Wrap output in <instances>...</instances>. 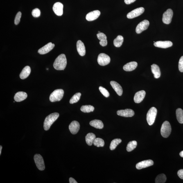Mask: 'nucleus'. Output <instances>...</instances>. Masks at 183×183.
<instances>
[{
    "mask_svg": "<svg viewBox=\"0 0 183 183\" xmlns=\"http://www.w3.org/2000/svg\"><path fill=\"white\" fill-rule=\"evenodd\" d=\"M67 64V58L64 54L58 56L56 59L53 64V67L57 70H63Z\"/></svg>",
    "mask_w": 183,
    "mask_h": 183,
    "instance_id": "obj_1",
    "label": "nucleus"
},
{
    "mask_svg": "<svg viewBox=\"0 0 183 183\" xmlns=\"http://www.w3.org/2000/svg\"><path fill=\"white\" fill-rule=\"evenodd\" d=\"M59 116L58 113H54L46 117L44 122V130L46 131L49 130L52 125L56 121Z\"/></svg>",
    "mask_w": 183,
    "mask_h": 183,
    "instance_id": "obj_2",
    "label": "nucleus"
},
{
    "mask_svg": "<svg viewBox=\"0 0 183 183\" xmlns=\"http://www.w3.org/2000/svg\"><path fill=\"white\" fill-rule=\"evenodd\" d=\"M64 91L62 89L56 90L52 93L50 96V100L51 102L60 101L63 97Z\"/></svg>",
    "mask_w": 183,
    "mask_h": 183,
    "instance_id": "obj_3",
    "label": "nucleus"
},
{
    "mask_svg": "<svg viewBox=\"0 0 183 183\" xmlns=\"http://www.w3.org/2000/svg\"><path fill=\"white\" fill-rule=\"evenodd\" d=\"M157 114V110L155 107H152L149 110L147 115V120L149 125L153 124Z\"/></svg>",
    "mask_w": 183,
    "mask_h": 183,
    "instance_id": "obj_4",
    "label": "nucleus"
},
{
    "mask_svg": "<svg viewBox=\"0 0 183 183\" xmlns=\"http://www.w3.org/2000/svg\"><path fill=\"white\" fill-rule=\"evenodd\" d=\"M171 132V127L169 122L165 121L161 129V134L163 137L166 138L169 136Z\"/></svg>",
    "mask_w": 183,
    "mask_h": 183,
    "instance_id": "obj_5",
    "label": "nucleus"
},
{
    "mask_svg": "<svg viewBox=\"0 0 183 183\" xmlns=\"http://www.w3.org/2000/svg\"><path fill=\"white\" fill-rule=\"evenodd\" d=\"M34 159L38 168L40 171L44 170L45 168V166L42 156L40 154H35L34 156Z\"/></svg>",
    "mask_w": 183,
    "mask_h": 183,
    "instance_id": "obj_6",
    "label": "nucleus"
},
{
    "mask_svg": "<svg viewBox=\"0 0 183 183\" xmlns=\"http://www.w3.org/2000/svg\"><path fill=\"white\" fill-rule=\"evenodd\" d=\"M110 57L105 53H101L99 55L97 58L98 64L101 66H105L110 63Z\"/></svg>",
    "mask_w": 183,
    "mask_h": 183,
    "instance_id": "obj_7",
    "label": "nucleus"
},
{
    "mask_svg": "<svg viewBox=\"0 0 183 183\" xmlns=\"http://www.w3.org/2000/svg\"><path fill=\"white\" fill-rule=\"evenodd\" d=\"M173 15V11L171 9H168L163 14L162 20L165 24H169L172 21Z\"/></svg>",
    "mask_w": 183,
    "mask_h": 183,
    "instance_id": "obj_8",
    "label": "nucleus"
},
{
    "mask_svg": "<svg viewBox=\"0 0 183 183\" xmlns=\"http://www.w3.org/2000/svg\"><path fill=\"white\" fill-rule=\"evenodd\" d=\"M150 25L149 21L147 20L142 21L138 25L136 29V32L137 34H140L148 28Z\"/></svg>",
    "mask_w": 183,
    "mask_h": 183,
    "instance_id": "obj_9",
    "label": "nucleus"
},
{
    "mask_svg": "<svg viewBox=\"0 0 183 183\" xmlns=\"http://www.w3.org/2000/svg\"><path fill=\"white\" fill-rule=\"evenodd\" d=\"M145 9L143 7H140L132 11L127 14V17L129 19H132L139 17L144 12Z\"/></svg>",
    "mask_w": 183,
    "mask_h": 183,
    "instance_id": "obj_10",
    "label": "nucleus"
},
{
    "mask_svg": "<svg viewBox=\"0 0 183 183\" xmlns=\"http://www.w3.org/2000/svg\"><path fill=\"white\" fill-rule=\"evenodd\" d=\"M55 44L50 42L43 47L41 48L38 51V52L40 54H45L49 53L54 47Z\"/></svg>",
    "mask_w": 183,
    "mask_h": 183,
    "instance_id": "obj_11",
    "label": "nucleus"
},
{
    "mask_svg": "<svg viewBox=\"0 0 183 183\" xmlns=\"http://www.w3.org/2000/svg\"><path fill=\"white\" fill-rule=\"evenodd\" d=\"M154 164L153 161L151 160H148L141 161L137 163L136 165V168L138 170H141L143 168L148 167L152 166Z\"/></svg>",
    "mask_w": 183,
    "mask_h": 183,
    "instance_id": "obj_12",
    "label": "nucleus"
},
{
    "mask_svg": "<svg viewBox=\"0 0 183 183\" xmlns=\"http://www.w3.org/2000/svg\"><path fill=\"white\" fill-rule=\"evenodd\" d=\"M63 5L60 2L55 3L54 5L53 10L54 13L57 16H61L63 13Z\"/></svg>",
    "mask_w": 183,
    "mask_h": 183,
    "instance_id": "obj_13",
    "label": "nucleus"
},
{
    "mask_svg": "<svg viewBox=\"0 0 183 183\" xmlns=\"http://www.w3.org/2000/svg\"><path fill=\"white\" fill-rule=\"evenodd\" d=\"M154 45L156 47L166 49L171 47L173 45V43L170 41H159L154 42Z\"/></svg>",
    "mask_w": 183,
    "mask_h": 183,
    "instance_id": "obj_14",
    "label": "nucleus"
},
{
    "mask_svg": "<svg viewBox=\"0 0 183 183\" xmlns=\"http://www.w3.org/2000/svg\"><path fill=\"white\" fill-rule=\"evenodd\" d=\"M118 115L124 117H132L134 115L133 110L130 109H126L124 110H118L117 112Z\"/></svg>",
    "mask_w": 183,
    "mask_h": 183,
    "instance_id": "obj_15",
    "label": "nucleus"
},
{
    "mask_svg": "<svg viewBox=\"0 0 183 183\" xmlns=\"http://www.w3.org/2000/svg\"><path fill=\"white\" fill-rule=\"evenodd\" d=\"M80 127V123L78 121H74L69 125V129L72 134H76L79 131Z\"/></svg>",
    "mask_w": 183,
    "mask_h": 183,
    "instance_id": "obj_16",
    "label": "nucleus"
},
{
    "mask_svg": "<svg viewBox=\"0 0 183 183\" xmlns=\"http://www.w3.org/2000/svg\"><path fill=\"white\" fill-rule=\"evenodd\" d=\"M100 14L99 11L95 10L88 13L86 16V19L88 21H94L99 17Z\"/></svg>",
    "mask_w": 183,
    "mask_h": 183,
    "instance_id": "obj_17",
    "label": "nucleus"
},
{
    "mask_svg": "<svg viewBox=\"0 0 183 183\" xmlns=\"http://www.w3.org/2000/svg\"><path fill=\"white\" fill-rule=\"evenodd\" d=\"M146 93L145 91L141 90L138 91L135 95L134 100L136 103H140L144 99Z\"/></svg>",
    "mask_w": 183,
    "mask_h": 183,
    "instance_id": "obj_18",
    "label": "nucleus"
},
{
    "mask_svg": "<svg viewBox=\"0 0 183 183\" xmlns=\"http://www.w3.org/2000/svg\"><path fill=\"white\" fill-rule=\"evenodd\" d=\"M77 49L81 56H84L86 54V50L85 45L82 41L79 40L77 42Z\"/></svg>",
    "mask_w": 183,
    "mask_h": 183,
    "instance_id": "obj_19",
    "label": "nucleus"
},
{
    "mask_svg": "<svg viewBox=\"0 0 183 183\" xmlns=\"http://www.w3.org/2000/svg\"><path fill=\"white\" fill-rule=\"evenodd\" d=\"M110 84L113 89L116 91L117 94L119 96H121L123 93V90L121 86L117 82L114 81H111Z\"/></svg>",
    "mask_w": 183,
    "mask_h": 183,
    "instance_id": "obj_20",
    "label": "nucleus"
},
{
    "mask_svg": "<svg viewBox=\"0 0 183 183\" xmlns=\"http://www.w3.org/2000/svg\"><path fill=\"white\" fill-rule=\"evenodd\" d=\"M27 97V94L24 91H19L15 94L14 99L17 102H21L24 100Z\"/></svg>",
    "mask_w": 183,
    "mask_h": 183,
    "instance_id": "obj_21",
    "label": "nucleus"
},
{
    "mask_svg": "<svg viewBox=\"0 0 183 183\" xmlns=\"http://www.w3.org/2000/svg\"><path fill=\"white\" fill-rule=\"evenodd\" d=\"M137 63L135 62H131L125 64L123 66V69L125 71L129 72L133 71L137 66Z\"/></svg>",
    "mask_w": 183,
    "mask_h": 183,
    "instance_id": "obj_22",
    "label": "nucleus"
},
{
    "mask_svg": "<svg viewBox=\"0 0 183 183\" xmlns=\"http://www.w3.org/2000/svg\"><path fill=\"white\" fill-rule=\"evenodd\" d=\"M30 72H31V69L29 66H26L21 72L20 74V78L21 79H25L29 76Z\"/></svg>",
    "mask_w": 183,
    "mask_h": 183,
    "instance_id": "obj_23",
    "label": "nucleus"
},
{
    "mask_svg": "<svg viewBox=\"0 0 183 183\" xmlns=\"http://www.w3.org/2000/svg\"><path fill=\"white\" fill-rule=\"evenodd\" d=\"M97 36L99 40H100L99 44L103 46H106L107 44V37L103 33H98Z\"/></svg>",
    "mask_w": 183,
    "mask_h": 183,
    "instance_id": "obj_24",
    "label": "nucleus"
},
{
    "mask_svg": "<svg viewBox=\"0 0 183 183\" xmlns=\"http://www.w3.org/2000/svg\"><path fill=\"white\" fill-rule=\"evenodd\" d=\"M151 70L155 78H158L160 77L161 72L159 66L155 64L151 65Z\"/></svg>",
    "mask_w": 183,
    "mask_h": 183,
    "instance_id": "obj_25",
    "label": "nucleus"
},
{
    "mask_svg": "<svg viewBox=\"0 0 183 183\" xmlns=\"http://www.w3.org/2000/svg\"><path fill=\"white\" fill-rule=\"evenodd\" d=\"M90 124L95 128L98 129H102L103 127V124L101 121L99 120H94L90 123Z\"/></svg>",
    "mask_w": 183,
    "mask_h": 183,
    "instance_id": "obj_26",
    "label": "nucleus"
},
{
    "mask_svg": "<svg viewBox=\"0 0 183 183\" xmlns=\"http://www.w3.org/2000/svg\"><path fill=\"white\" fill-rule=\"evenodd\" d=\"M96 139V136L93 133H89L86 136V141L87 145L89 146H91L93 143L95 139Z\"/></svg>",
    "mask_w": 183,
    "mask_h": 183,
    "instance_id": "obj_27",
    "label": "nucleus"
},
{
    "mask_svg": "<svg viewBox=\"0 0 183 183\" xmlns=\"http://www.w3.org/2000/svg\"><path fill=\"white\" fill-rule=\"evenodd\" d=\"M123 42V38L121 35H118L114 40V44L116 47L121 46Z\"/></svg>",
    "mask_w": 183,
    "mask_h": 183,
    "instance_id": "obj_28",
    "label": "nucleus"
},
{
    "mask_svg": "<svg viewBox=\"0 0 183 183\" xmlns=\"http://www.w3.org/2000/svg\"><path fill=\"white\" fill-rule=\"evenodd\" d=\"M176 115L179 123L181 124L183 123V110L182 109L178 108L177 109Z\"/></svg>",
    "mask_w": 183,
    "mask_h": 183,
    "instance_id": "obj_29",
    "label": "nucleus"
},
{
    "mask_svg": "<svg viewBox=\"0 0 183 183\" xmlns=\"http://www.w3.org/2000/svg\"><path fill=\"white\" fill-rule=\"evenodd\" d=\"M80 110L84 113H88L93 112L94 110V107L91 105H83L81 107Z\"/></svg>",
    "mask_w": 183,
    "mask_h": 183,
    "instance_id": "obj_30",
    "label": "nucleus"
},
{
    "mask_svg": "<svg viewBox=\"0 0 183 183\" xmlns=\"http://www.w3.org/2000/svg\"><path fill=\"white\" fill-rule=\"evenodd\" d=\"M137 146V142L136 141H130L127 146V151L129 152L132 151L136 148Z\"/></svg>",
    "mask_w": 183,
    "mask_h": 183,
    "instance_id": "obj_31",
    "label": "nucleus"
},
{
    "mask_svg": "<svg viewBox=\"0 0 183 183\" xmlns=\"http://www.w3.org/2000/svg\"><path fill=\"white\" fill-rule=\"evenodd\" d=\"M122 140L120 139H115L111 141L110 148L111 150H113L116 149L118 145L121 142Z\"/></svg>",
    "mask_w": 183,
    "mask_h": 183,
    "instance_id": "obj_32",
    "label": "nucleus"
},
{
    "mask_svg": "<svg viewBox=\"0 0 183 183\" xmlns=\"http://www.w3.org/2000/svg\"><path fill=\"white\" fill-rule=\"evenodd\" d=\"M166 178L164 174H161L157 176L155 179L156 183H164L166 182Z\"/></svg>",
    "mask_w": 183,
    "mask_h": 183,
    "instance_id": "obj_33",
    "label": "nucleus"
},
{
    "mask_svg": "<svg viewBox=\"0 0 183 183\" xmlns=\"http://www.w3.org/2000/svg\"><path fill=\"white\" fill-rule=\"evenodd\" d=\"M93 144L97 147H103L105 145V142L101 138H97L95 139Z\"/></svg>",
    "mask_w": 183,
    "mask_h": 183,
    "instance_id": "obj_34",
    "label": "nucleus"
},
{
    "mask_svg": "<svg viewBox=\"0 0 183 183\" xmlns=\"http://www.w3.org/2000/svg\"><path fill=\"white\" fill-rule=\"evenodd\" d=\"M81 96V93H76L71 99L70 101V103L71 104H73L77 103L80 99Z\"/></svg>",
    "mask_w": 183,
    "mask_h": 183,
    "instance_id": "obj_35",
    "label": "nucleus"
},
{
    "mask_svg": "<svg viewBox=\"0 0 183 183\" xmlns=\"http://www.w3.org/2000/svg\"><path fill=\"white\" fill-rule=\"evenodd\" d=\"M99 90L102 94H103V95L105 96V97H108L110 95V94H109V91L105 88L100 86L99 87Z\"/></svg>",
    "mask_w": 183,
    "mask_h": 183,
    "instance_id": "obj_36",
    "label": "nucleus"
},
{
    "mask_svg": "<svg viewBox=\"0 0 183 183\" xmlns=\"http://www.w3.org/2000/svg\"><path fill=\"white\" fill-rule=\"evenodd\" d=\"M32 16L34 17H38L40 16V11L38 9L36 8L32 11Z\"/></svg>",
    "mask_w": 183,
    "mask_h": 183,
    "instance_id": "obj_37",
    "label": "nucleus"
},
{
    "mask_svg": "<svg viewBox=\"0 0 183 183\" xmlns=\"http://www.w3.org/2000/svg\"><path fill=\"white\" fill-rule=\"evenodd\" d=\"M21 17V12H18L16 15L15 20H14V24L15 25H18L19 24Z\"/></svg>",
    "mask_w": 183,
    "mask_h": 183,
    "instance_id": "obj_38",
    "label": "nucleus"
},
{
    "mask_svg": "<svg viewBox=\"0 0 183 183\" xmlns=\"http://www.w3.org/2000/svg\"><path fill=\"white\" fill-rule=\"evenodd\" d=\"M178 68L179 71L183 72V56L181 57L179 60L178 64Z\"/></svg>",
    "mask_w": 183,
    "mask_h": 183,
    "instance_id": "obj_39",
    "label": "nucleus"
},
{
    "mask_svg": "<svg viewBox=\"0 0 183 183\" xmlns=\"http://www.w3.org/2000/svg\"><path fill=\"white\" fill-rule=\"evenodd\" d=\"M177 174L180 178L183 179V169L179 170Z\"/></svg>",
    "mask_w": 183,
    "mask_h": 183,
    "instance_id": "obj_40",
    "label": "nucleus"
},
{
    "mask_svg": "<svg viewBox=\"0 0 183 183\" xmlns=\"http://www.w3.org/2000/svg\"><path fill=\"white\" fill-rule=\"evenodd\" d=\"M136 0H125V2L126 4L129 5L134 2Z\"/></svg>",
    "mask_w": 183,
    "mask_h": 183,
    "instance_id": "obj_41",
    "label": "nucleus"
},
{
    "mask_svg": "<svg viewBox=\"0 0 183 183\" xmlns=\"http://www.w3.org/2000/svg\"><path fill=\"white\" fill-rule=\"evenodd\" d=\"M69 182L70 183H78V182L75 180V179L72 177H70L69 178Z\"/></svg>",
    "mask_w": 183,
    "mask_h": 183,
    "instance_id": "obj_42",
    "label": "nucleus"
},
{
    "mask_svg": "<svg viewBox=\"0 0 183 183\" xmlns=\"http://www.w3.org/2000/svg\"><path fill=\"white\" fill-rule=\"evenodd\" d=\"M179 155H180V156L181 157L183 158V151L180 152V154H179Z\"/></svg>",
    "mask_w": 183,
    "mask_h": 183,
    "instance_id": "obj_43",
    "label": "nucleus"
},
{
    "mask_svg": "<svg viewBox=\"0 0 183 183\" xmlns=\"http://www.w3.org/2000/svg\"><path fill=\"white\" fill-rule=\"evenodd\" d=\"M2 149V146H0V155L1 154Z\"/></svg>",
    "mask_w": 183,
    "mask_h": 183,
    "instance_id": "obj_44",
    "label": "nucleus"
},
{
    "mask_svg": "<svg viewBox=\"0 0 183 183\" xmlns=\"http://www.w3.org/2000/svg\"><path fill=\"white\" fill-rule=\"evenodd\" d=\"M101 33V32H100V31H98V33Z\"/></svg>",
    "mask_w": 183,
    "mask_h": 183,
    "instance_id": "obj_45",
    "label": "nucleus"
}]
</instances>
